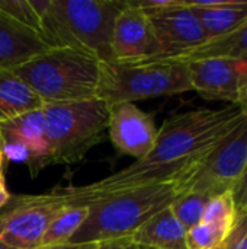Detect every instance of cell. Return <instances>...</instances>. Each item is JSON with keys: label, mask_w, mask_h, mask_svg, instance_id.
<instances>
[{"label": "cell", "mask_w": 247, "mask_h": 249, "mask_svg": "<svg viewBox=\"0 0 247 249\" xmlns=\"http://www.w3.org/2000/svg\"><path fill=\"white\" fill-rule=\"evenodd\" d=\"M237 105L199 108L167 118L159 128L151 152L130 166L96 182L70 188L71 204L89 201L121 190L181 179L185 182L211 150L245 118Z\"/></svg>", "instance_id": "1"}, {"label": "cell", "mask_w": 247, "mask_h": 249, "mask_svg": "<svg viewBox=\"0 0 247 249\" xmlns=\"http://www.w3.org/2000/svg\"><path fill=\"white\" fill-rule=\"evenodd\" d=\"M185 193L183 181H165L121 190L89 201V216L70 244H98L132 236L144 223Z\"/></svg>", "instance_id": "2"}, {"label": "cell", "mask_w": 247, "mask_h": 249, "mask_svg": "<svg viewBox=\"0 0 247 249\" xmlns=\"http://www.w3.org/2000/svg\"><path fill=\"white\" fill-rule=\"evenodd\" d=\"M124 6L122 0H49L41 15V38L51 48H77L109 61L114 25Z\"/></svg>", "instance_id": "3"}, {"label": "cell", "mask_w": 247, "mask_h": 249, "mask_svg": "<svg viewBox=\"0 0 247 249\" xmlns=\"http://www.w3.org/2000/svg\"><path fill=\"white\" fill-rule=\"evenodd\" d=\"M100 60L86 51L54 47L15 69L44 105L96 98Z\"/></svg>", "instance_id": "4"}, {"label": "cell", "mask_w": 247, "mask_h": 249, "mask_svg": "<svg viewBox=\"0 0 247 249\" xmlns=\"http://www.w3.org/2000/svg\"><path fill=\"white\" fill-rule=\"evenodd\" d=\"M188 64L175 58L153 57L130 61H100L96 98L109 107L191 92Z\"/></svg>", "instance_id": "5"}, {"label": "cell", "mask_w": 247, "mask_h": 249, "mask_svg": "<svg viewBox=\"0 0 247 249\" xmlns=\"http://www.w3.org/2000/svg\"><path fill=\"white\" fill-rule=\"evenodd\" d=\"M109 108L99 98L44 105L51 165L80 162L108 131Z\"/></svg>", "instance_id": "6"}, {"label": "cell", "mask_w": 247, "mask_h": 249, "mask_svg": "<svg viewBox=\"0 0 247 249\" xmlns=\"http://www.w3.org/2000/svg\"><path fill=\"white\" fill-rule=\"evenodd\" d=\"M70 204V190L12 196L0 209V242L12 249L39 248L54 217Z\"/></svg>", "instance_id": "7"}, {"label": "cell", "mask_w": 247, "mask_h": 249, "mask_svg": "<svg viewBox=\"0 0 247 249\" xmlns=\"http://www.w3.org/2000/svg\"><path fill=\"white\" fill-rule=\"evenodd\" d=\"M247 165V115L202 160L185 182L186 191L204 193L210 197L233 191Z\"/></svg>", "instance_id": "8"}, {"label": "cell", "mask_w": 247, "mask_h": 249, "mask_svg": "<svg viewBox=\"0 0 247 249\" xmlns=\"http://www.w3.org/2000/svg\"><path fill=\"white\" fill-rule=\"evenodd\" d=\"M148 16L160 47V57L173 58L208 41L205 29L185 0H175L172 6Z\"/></svg>", "instance_id": "9"}, {"label": "cell", "mask_w": 247, "mask_h": 249, "mask_svg": "<svg viewBox=\"0 0 247 249\" xmlns=\"http://www.w3.org/2000/svg\"><path fill=\"white\" fill-rule=\"evenodd\" d=\"M192 90L208 101L236 105L247 77V61L229 58H202L188 61Z\"/></svg>", "instance_id": "10"}, {"label": "cell", "mask_w": 247, "mask_h": 249, "mask_svg": "<svg viewBox=\"0 0 247 249\" xmlns=\"http://www.w3.org/2000/svg\"><path fill=\"white\" fill-rule=\"evenodd\" d=\"M111 53L112 60L118 61L160 57V47L150 16L134 0L125 1L124 9L115 20Z\"/></svg>", "instance_id": "11"}, {"label": "cell", "mask_w": 247, "mask_h": 249, "mask_svg": "<svg viewBox=\"0 0 247 249\" xmlns=\"http://www.w3.org/2000/svg\"><path fill=\"white\" fill-rule=\"evenodd\" d=\"M159 128L153 117L134 104H116L109 108L108 134L115 149L140 160L146 158L157 139Z\"/></svg>", "instance_id": "12"}, {"label": "cell", "mask_w": 247, "mask_h": 249, "mask_svg": "<svg viewBox=\"0 0 247 249\" xmlns=\"http://www.w3.org/2000/svg\"><path fill=\"white\" fill-rule=\"evenodd\" d=\"M0 136L1 143L19 144L26 149L29 153L26 166L32 178L38 177L41 171L51 166L44 108L29 111L0 123Z\"/></svg>", "instance_id": "13"}, {"label": "cell", "mask_w": 247, "mask_h": 249, "mask_svg": "<svg viewBox=\"0 0 247 249\" xmlns=\"http://www.w3.org/2000/svg\"><path fill=\"white\" fill-rule=\"evenodd\" d=\"M49 48L35 31L0 10V71L15 70Z\"/></svg>", "instance_id": "14"}, {"label": "cell", "mask_w": 247, "mask_h": 249, "mask_svg": "<svg viewBox=\"0 0 247 249\" xmlns=\"http://www.w3.org/2000/svg\"><path fill=\"white\" fill-rule=\"evenodd\" d=\"M205 29L208 39L226 35L247 20V0H185Z\"/></svg>", "instance_id": "15"}, {"label": "cell", "mask_w": 247, "mask_h": 249, "mask_svg": "<svg viewBox=\"0 0 247 249\" xmlns=\"http://www.w3.org/2000/svg\"><path fill=\"white\" fill-rule=\"evenodd\" d=\"M131 238L138 247L146 249H188L186 229L175 217L170 207L153 216Z\"/></svg>", "instance_id": "16"}, {"label": "cell", "mask_w": 247, "mask_h": 249, "mask_svg": "<svg viewBox=\"0 0 247 249\" xmlns=\"http://www.w3.org/2000/svg\"><path fill=\"white\" fill-rule=\"evenodd\" d=\"M39 108L42 101L15 70L0 71V123Z\"/></svg>", "instance_id": "17"}, {"label": "cell", "mask_w": 247, "mask_h": 249, "mask_svg": "<svg viewBox=\"0 0 247 249\" xmlns=\"http://www.w3.org/2000/svg\"><path fill=\"white\" fill-rule=\"evenodd\" d=\"M173 58L183 63L202 58H229L247 61V20L237 29L226 35L208 39L204 44Z\"/></svg>", "instance_id": "18"}, {"label": "cell", "mask_w": 247, "mask_h": 249, "mask_svg": "<svg viewBox=\"0 0 247 249\" xmlns=\"http://www.w3.org/2000/svg\"><path fill=\"white\" fill-rule=\"evenodd\" d=\"M89 216V204H73L64 207L48 226L41 247L70 244Z\"/></svg>", "instance_id": "19"}, {"label": "cell", "mask_w": 247, "mask_h": 249, "mask_svg": "<svg viewBox=\"0 0 247 249\" xmlns=\"http://www.w3.org/2000/svg\"><path fill=\"white\" fill-rule=\"evenodd\" d=\"M237 214L239 207L234 201L233 193L227 191L210 198L204 212L202 222L214 228L224 238H229L236 225Z\"/></svg>", "instance_id": "20"}, {"label": "cell", "mask_w": 247, "mask_h": 249, "mask_svg": "<svg viewBox=\"0 0 247 249\" xmlns=\"http://www.w3.org/2000/svg\"><path fill=\"white\" fill-rule=\"evenodd\" d=\"M210 198L211 197L204 193L186 191L172 203L170 210L175 217L182 223V226L188 231L202 222L204 212Z\"/></svg>", "instance_id": "21"}, {"label": "cell", "mask_w": 247, "mask_h": 249, "mask_svg": "<svg viewBox=\"0 0 247 249\" xmlns=\"http://www.w3.org/2000/svg\"><path fill=\"white\" fill-rule=\"evenodd\" d=\"M0 10L41 36V18L35 12L31 0H0Z\"/></svg>", "instance_id": "22"}, {"label": "cell", "mask_w": 247, "mask_h": 249, "mask_svg": "<svg viewBox=\"0 0 247 249\" xmlns=\"http://www.w3.org/2000/svg\"><path fill=\"white\" fill-rule=\"evenodd\" d=\"M226 241L227 238L204 222L186 231L188 249H223Z\"/></svg>", "instance_id": "23"}, {"label": "cell", "mask_w": 247, "mask_h": 249, "mask_svg": "<svg viewBox=\"0 0 247 249\" xmlns=\"http://www.w3.org/2000/svg\"><path fill=\"white\" fill-rule=\"evenodd\" d=\"M223 249H247V209H239L236 225Z\"/></svg>", "instance_id": "24"}, {"label": "cell", "mask_w": 247, "mask_h": 249, "mask_svg": "<svg viewBox=\"0 0 247 249\" xmlns=\"http://www.w3.org/2000/svg\"><path fill=\"white\" fill-rule=\"evenodd\" d=\"M96 249H144L138 247L131 236L125 238H115V239H108L96 244Z\"/></svg>", "instance_id": "25"}, {"label": "cell", "mask_w": 247, "mask_h": 249, "mask_svg": "<svg viewBox=\"0 0 247 249\" xmlns=\"http://www.w3.org/2000/svg\"><path fill=\"white\" fill-rule=\"evenodd\" d=\"M233 197L239 209H247V165L239 182L233 188Z\"/></svg>", "instance_id": "26"}, {"label": "cell", "mask_w": 247, "mask_h": 249, "mask_svg": "<svg viewBox=\"0 0 247 249\" xmlns=\"http://www.w3.org/2000/svg\"><path fill=\"white\" fill-rule=\"evenodd\" d=\"M12 198V194L9 193L6 187V179H4V172H0V209H3Z\"/></svg>", "instance_id": "27"}, {"label": "cell", "mask_w": 247, "mask_h": 249, "mask_svg": "<svg viewBox=\"0 0 247 249\" xmlns=\"http://www.w3.org/2000/svg\"><path fill=\"white\" fill-rule=\"evenodd\" d=\"M36 249H96V244H64V245H49Z\"/></svg>", "instance_id": "28"}, {"label": "cell", "mask_w": 247, "mask_h": 249, "mask_svg": "<svg viewBox=\"0 0 247 249\" xmlns=\"http://www.w3.org/2000/svg\"><path fill=\"white\" fill-rule=\"evenodd\" d=\"M236 105L245 112L247 114V77L246 80L243 82L242 88H240V92H239V96H237V102Z\"/></svg>", "instance_id": "29"}, {"label": "cell", "mask_w": 247, "mask_h": 249, "mask_svg": "<svg viewBox=\"0 0 247 249\" xmlns=\"http://www.w3.org/2000/svg\"><path fill=\"white\" fill-rule=\"evenodd\" d=\"M0 172H4V156H3V143L0 136Z\"/></svg>", "instance_id": "30"}, {"label": "cell", "mask_w": 247, "mask_h": 249, "mask_svg": "<svg viewBox=\"0 0 247 249\" xmlns=\"http://www.w3.org/2000/svg\"><path fill=\"white\" fill-rule=\"evenodd\" d=\"M0 249H12V248H9V247H6L4 244H1V242H0Z\"/></svg>", "instance_id": "31"}, {"label": "cell", "mask_w": 247, "mask_h": 249, "mask_svg": "<svg viewBox=\"0 0 247 249\" xmlns=\"http://www.w3.org/2000/svg\"><path fill=\"white\" fill-rule=\"evenodd\" d=\"M144 249H146V248H144Z\"/></svg>", "instance_id": "32"}]
</instances>
